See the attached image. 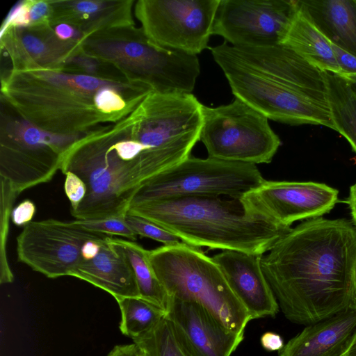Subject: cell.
<instances>
[{
  "mask_svg": "<svg viewBox=\"0 0 356 356\" xmlns=\"http://www.w3.org/2000/svg\"><path fill=\"white\" fill-rule=\"evenodd\" d=\"M356 227L322 217L291 229L261 257V266L284 316L308 325L352 302Z\"/></svg>",
  "mask_w": 356,
  "mask_h": 356,
  "instance_id": "cell-1",
  "label": "cell"
},
{
  "mask_svg": "<svg viewBox=\"0 0 356 356\" xmlns=\"http://www.w3.org/2000/svg\"><path fill=\"white\" fill-rule=\"evenodd\" d=\"M145 218L195 247L263 255L291 229L248 209L241 199L184 197L130 206Z\"/></svg>",
  "mask_w": 356,
  "mask_h": 356,
  "instance_id": "cell-2",
  "label": "cell"
},
{
  "mask_svg": "<svg viewBox=\"0 0 356 356\" xmlns=\"http://www.w3.org/2000/svg\"><path fill=\"white\" fill-rule=\"evenodd\" d=\"M127 79L67 72L63 67L10 70L1 79V92L22 119L54 134L85 136L99 123L120 120L101 113L96 92Z\"/></svg>",
  "mask_w": 356,
  "mask_h": 356,
  "instance_id": "cell-3",
  "label": "cell"
},
{
  "mask_svg": "<svg viewBox=\"0 0 356 356\" xmlns=\"http://www.w3.org/2000/svg\"><path fill=\"white\" fill-rule=\"evenodd\" d=\"M183 161L177 154L146 149L129 161L112 148L105 128L86 134L66 152L60 168L74 172L86 184L87 194L74 211L76 220L125 216L138 191L152 179Z\"/></svg>",
  "mask_w": 356,
  "mask_h": 356,
  "instance_id": "cell-4",
  "label": "cell"
},
{
  "mask_svg": "<svg viewBox=\"0 0 356 356\" xmlns=\"http://www.w3.org/2000/svg\"><path fill=\"white\" fill-rule=\"evenodd\" d=\"M82 49L83 54L115 67L127 79L156 92L191 93L200 72L197 56L157 47L135 26L91 33Z\"/></svg>",
  "mask_w": 356,
  "mask_h": 356,
  "instance_id": "cell-5",
  "label": "cell"
},
{
  "mask_svg": "<svg viewBox=\"0 0 356 356\" xmlns=\"http://www.w3.org/2000/svg\"><path fill=\"white\" fill-rule=\"evenodd\" d=\"M148 259L168 296L197 302L230 330L244 333L250 314L200 248L184 242L162 245L148 250Z\"/></svg>",
  "mask_w": 356,
  "mask_h": 356,
  "instance_id": "cell-6",
  "label": "cell"
},
{
  "mask_svg": "<svg viewBox=\"0 0 356 356\" xmlns=\"http://www.w3.org/2000/svg\"><path fill=\"white\" fill-rule=\"evenodd\" d=\"M236 98L268 119L291 125H321L335 131L328 95L279 81L243 64L227 43L211 49Z\"/></svg>",
  "mask_w": 356,
  "mask_h": 356,
  "instance_id": "cell-7",
  "label": "cell"
},
{
  "mask_svg": "<svg viewBox=\"0 0 356 356\" xmlns=\"http://www.w3.org/2000/svg\"><path fill=\"white\" fill-rule=\"evenodd\" d=\"M200 140L208 157L254 165L270 163L281 145L268 119L236 97L217 107L202 105Z\"/></svg>",
  "mask_w": 356,
  "mask_h": 356,
  "instance_id": "cell-8",
  "label": "cell"
},
{
  "mask_svg": "<svg viewBox=\"0 0 356 356\" xmlns=\"http://www.w3.org/2000/svg\"><path fill=\"white\" fill-rule=\"evenodd\" d=\"M264 181L254 164L189 156L144 185L131 205L184 197L241 199Z\"/></svg>",
  "mask_w": 356,
  "mask_h": 356,
  "instance_id": "cell-9",
  "label": "cell"
},
{
  "mask_svg": "<svg viewBox=\"0 0 356 356\" xmlns=\"http://www.w3.org/2000/svg\"><path fill=\"white\" fill-rule=\"evenodd\" d=\"M220 0H139L134 15L154 45L197 56L208 47Z\"/></svg>",
  "mask_w": 356,
  "mask_h": 356,
  "instance_id": "cell-10",
  "label": "cell"
},
{
  "mask_svg": "<svg viewBox=\"0 0 356 356\" xmlns=\"http://www.w3.org/2000/svg\"><path fill=\"white\" fill-rule=\"evenodd\" d=\"M299 0H220L212 35L237 48L282 44Z\"/></svg>",
  "mask_w": 356,
  "mask_h": 356,
  "instance_id": "cell-11",
  "label": "cell"
},
{
  "mask_svg": "<svg viewBox=\"0 0 356 356\" xmlns=\"http://www.w3.org/2000/svg\"><path fill=\"white\" fill-rule=\"evenodd\" d=\"M107 236L81 229L72 221H32L17 237V259L48 278L70 276L82 261L81 249L85 242Z\"/></svg>",
  "mask_w": 356,
  "mask_h": 356,
  "instance_id": "cell-12",
  "label": "cell"
},
{
  "mask_svg": "<svg viewBox=\"0 0 356 356\" xmlns=\"http://www.w3.org/2000/svg\"><path fill=\"white\" fill-rule=\"evenodd\" d=\"M339 191L313 181L265 180L241 200L253 212L288 227L296 221L319 218L338 202Z\"/></svg>",
  "mask_w": 356,
  "mask_h": 356,
  "instance_id": "cell-13",
  "label": "cell"
},
{
  "mask_svg": "<svg viewBox=\"0 0 356 356\" xmlns=\"http://www.w3.org/2000/svg\"><path fill=\"white\" fill-rule=\"evenodd\" d=\"M165 318L193 356H231L244 339L195 302L169 296Z\"/></svg>",
  "mask_w": 356,
  "mask_h": 356,
  "instance_id": "cell-14",
  "label": "cell"
},
{
  "mask_svg": "<svg viewBox=\"0 0 356 356\" xmlns=\"http://www.w3.org/2000/svg\"><path fill=\"white\" fill-rule=\"evenodd\" d=\"M12 70L63 67L72 56L83 52V42L63 40L49 23L9 28L1 36Z\"/></svg>",
  "mask_w": 356,
  "mask_h": 356,
  "instance_id": "cell-15",
  "label": "cell"
},
{
  "mask_svg": "<svg viewBox=\"0 0 356 356\" xmlns=\"http://www.w3.org/2000/svg\"><path fill=\"white\" fill-rule=\"evenodd\" d=\"M261 256L240 251L222 250L211 257L252 320L274 317L280 309L263 273Z\"/></svg>",
  "mask_w": 356,
  "mask_h": 356,
  "instance_id": "cell-16",
  "label": "cell"
},
{
  "mask_svg": "<svg viewBox=\"0 0 356 356\" xmlns=\"http://www.w3.org/2000/svg\"><path fill=\"white\" fill-rule=\"evenodd\" d=\"M356 332V309L350 305L338 313L306 325L278 351L279 356H341Z\"/></svg>",
  "mask_w": 356,
  "mask_h": 356,
  "instance_id": "cell-17",
  "label": "cell"
},
{
  "mask_svg": "<svg viewBox=\"0 0 356 356\" xmlns=\"http://www.w3.org/2000/svg\"><path fill=\"white\" fill-rule=\"evenodd\" d=\"M51 11L48 23L73 26L86 37L95 32L134 26V1H50Z\"/></svg>",
  "mask_w": 356,
  "mask_h": 356,
  "instance_id": "cell-18",
  "label": "cell"
},
{
  "mask_svg": "<svg viewBox=\"0 0 356 356\" xmlns=\"http://www.w3.org/2000/svg\"><path fill=\"white\" fill-rule=\"evenodd\" d=\"M109 238L94 259L81 261L70 276L106 291L115 299L140 297L131 266L124 254L109 241Z\"/></svg>",
  "mask_w": 356,
  "mask_h": 356,
  "instance_id": "cell-19",
  "label": "cell"
},
{
  "mask_svg": "<svg viewBox=\"0 0 356 356\" xmlns=\"http://www.w3.org/2000/svg\"><path fill=\"white\" fill-rule=\"evenodd\" d=\"M300 3L329 41L356 56V0H300Z\"/></svg>",
  "mask_w": 356,
  "mask_h": 356,
  "instance_id": "cell-20",
  "label": "cell"
},
{
  "mask_svg": "<svg viewBox=\"0 0 356 356\" xmlns=\"http://www.w3.org/2000/svg\"><path fill=\"white\" fill-rule=\"evenodd\" d=\"M282 44L321 70L340 76L343 75L329 40L311 20L300 1Z\"/></svg>",
  "mask_w": 356,
  "mask_h": 356,
  "instance_id": "cell-21",
  "label": "cell"
},
{
  "mask_svg": "<svg viewBox=\"0 0 356 356\" xmlns=\"http://www.w3.org/2000/svg\"><path fill=\"white\" fill-rule=\"evenodd\" d=\"M109 241L126 256L131 266L140 297L166 312L169 296L148 259V250L133 241L110 236Z\"/></svg>",
  "mask_w": 356,
  "mask_h": 356,
  "instance_id": "cell-22",
  "label": "cell"
},
{
  "mask_svg": "<svg viewBox=\"0 0 356 356\" xmlns=\"http://www.w3.org/2000/svg\"><path fill=\"white\" fill-rule=\"evenodd\" d=\"M328 100L335 131L356 153V94L343 77L327 72Z\"/></svg>",
  "mask_w": 356,
  "mask_h": 356,
  "instance_id": "cell-23",
  "label": "cell"
},
{
  "mask_svg": "<svg viewBox=\"0 0 356 356\" xmlns=\"http://www.w3.org/2000/svg\"><path fill=\"white\" fill-rule=\"evenodd\" d=\"M84 136L54 134L22 119L9 122L1 132V142L18 147H51L67 152Z\"/></svg>",
  "mask_w": 356,
  "mask_h": 356,
  "instance_id": "cell-24",
  "label": "cell"
},
{
  "mask_svg": "<svg viewBox=\"0 0 356 356\" xmlns=\"http://www.w3.org/2000/svg\"><path fill=\"white\" fill-rule=\"evenodd\" d=\"M121 312L120 330L133 340L155 327L165 312L140 297H121L115 299Z\"/></svg>",
  "mask_w": 356,
  "mask_h": 356,
  "instance_id": "cell-25",
  "label": "cell"
},
{
  "mask_svg": "<svg viewBox=\"0 0 356 356\" xmlns=\"http://www.w3.org/2000/svg\"><path fill=\"white\" fill-rule=\"evenodd\" d=\"M133 341L147 356H193L165 317L151 330Z\"/></svg>",
  "mask_w": 356,
  "mask_h": 356,
  "instance_id": "cell-26",
  "label": "cell"
},
{
  "mask_svg": "<svg viewBox=\"0 0 356 356\" xmlns=\"http://www.w3.org/2000/svg\"><path fill=\"white\" fill-rule=\"evenodd\" d=\"M18 195L10 184L1 178V284L11 283L14 280L7 260L6 247L12 206Z\"/></svg>",
  "mask_w": 356,
  "mask_h": 356,
  "instance_id": "cell-27",
  "label": "cell"
},
{
  "mask_svg": "<svg viewBox=\"0 0 356 356\" xmlns=\"http://www.w3.org/2000/svg\"><path fill=\"white\" fill-rule=\"evenodd\" d=\"M76 226L93 232L108 236H120L130 241H136L137 235L127 225L124 216L109 217L93 220H74L72 221Z\"/></svg>",
  "mask_w": 356,
  "mask_h": 356,
  "instance_id": "cell-28",
  "label": "cell"
},
{
  "mask_svg": "<svg viewBox=\"0 0 356 356\" xmlns=\"http://www.w3.org/2000/svg\"><path fill=\"white\" fill-rule=\"evenodd\" d=\"M127 225L138 236L160 242L163 245L178 244L182 241L172 233L140 216L127 213L124 216Z\"/></svg>",
  "mask_w": 356,
  "mask_h": 356,
  "instance_id": "cell-29",
  "label": "cell"
},
{
  "mask_svg": "<svg viewBox=\"0 0 356 356\" xmlns=\"http://www.w3.org/2000/svg\"><path fill=\"white\" fill-rule=\"evenodd\" d=\"M64 183L65 193L70 202V211H74L87 194V187L83 179L74 172L67 171Z\"/></svg>",
  "mask_w": 356,
  "mask_h": 356,
  "instance_id": "cell-30",
  "label": "cell"
},
{
  "mask_svg": "<svg viewBox=\"0 0 356 356\" xmlns=\"http://www.w3.org/2000/svg\"><path fill=\"white\" fill-rule=\"evenodd\" d=\"M29 8L30 0L18 1L6 17L1 28L0 36L9 28L30 26Z\"/></svg>",
  "mask_w": 356,
  "mask_h": 356,
  "instance_id": "cell-31",
  "label": "cell"
},
{
  "mask_svg": "<svg viewBox=\"0 0 356 356\" xmlns=\"http://www.w3.org/2000/svg\"><path fill=\"white\" fill-rule=\"evenodd\" d=\"M100 60L89 56L83 52L72 56L65 63V66L76 67L78 70L83 74L101 76L99 74L100 71Z\"/></svg>",
  "mask_w": 356,
  "mask_h": 356,
  "instance_id": "cell-32",
  "label": "cell"
},
{
  "mask_svg": "<svg viewBox=\"0 0 356 356\" xmlns=\"http://www.w3.org/2000/svg\"><path fill=\"white\" fill-rule=\"evenodd\" d=\"M36 211L35 203L26 199L14 207L11 212V220L17 227H24L32 222Z\"/></svg>",
  "mask_w": 356,
  "mask_h": 356,
  "instance_id": "cell-33",
  "label": "cell"
},
{
  "mask_svg": "<svg viewBox=\"0 0 356 356\" xmlns=\"http://www.w3.org/2000/svg\"><path fill=\"white\" fill-rule=\"evenodd\" d=\"M329 42L334 52L337 63L343 72V75L356 74V56L341 49L330 41Z\"/></svg>",
  "mask_w": 356,
  "mask_h": 356,
  "instance_id": "cell-34",
  "label": "cell"
},
{
  "mask_svg": "<svg viewBox=\"0 0 356 356\" xmlns=\"http://www.w3.org/2000/svg\"><path fill=\"white\" fill-rule=\"evenodd\" d=\"M51 11L50 1L30 0L29 18L31 25L48 23Z\"/></svg>",
  "mask_w": 356,
  "mask_h": 356,
  "instance_id": "cell-35",
  "label": "cell"
},
{
  "mask_svg": "<svg viewBox=\"0 0 356 356\" xmlns=\"http://www.w3.org/2000/svg\"><path fill=\"white\" fill-rule=\"evenodd\" d=\"M56 35L63 40L83 41L86 36L79 29L65 23L51 26Z\"/></svg>",
  "mask_w": 356,
  "mask_h": 356,
  "instance_id": "cell-36",
  "label": "cell"
},
{
  "mask_svg": "<svg viewBox=\"0 0 356 356\" xmlns=\"http://www.w3.org/2000/svg\"><path fill=\"white\" fill-rule=\"evenodd\" d=\"M261 346L267 351H280L284 346L282 337L273 332H264L260 339Z\"/></svg>",
  "mask_w": 356,
  "mask_h": 356,
  "instance_id": "cell-37",
  "label": "cell"
},
{
  "mask_svg": "<svg viewBox=\"0 0 356 356\" xmlns=\"http://www.w3.org/2000/svg\"><path fill=\"white\" fill-rule=\"evenodd\" d=\"M139 349L134 343L115 346L107 356H138Z\"/></svg>",
  "mask_w": 356,
  "mask_h": 356,
  "instance_id": "cell-38",
  "label": "cell"
},
{
  "mask_svg": "<svg viewBox=\"0 0 356 356\" xmlns=\"http://www.w3.org/2000/svg\"><path fill=\"white\" fill-rule=\"evenodd\" d=\"M347 202L350 209L353 224L356 227V183L350 188Z\"/></svg>",
  "mask_w": 356,
  "mask_h": 356,
  "instance_id": "cell-39",
  "label": "cell"
},
{
  "mask_svg": "<svg viewBox=\"0 0 356 356\" xmlns=\"http://www.w3.org/2000/svg\"><path fill=\"white\" fill-rule=\"evenodd\" d=\"M341 356H356V332L348 348Z\"/></svg>",
  "mask_w": 356,
  "mask_h": 356,
  "instance_id": "cell-40",
  "label": "cell"
},
{
  "mask_svg": "<svg viewBox=\"0 0 356 356\" xmlns=\"http://www.w3.org/2000/svg\"><path fill=\"white\" fill-rule=\"evenodd\" d=\"M351 305L356 309V258L353 275V293Z\"/></svg>",
  "mask_w": 356,
  "mask_h": 356,
  "instance_id": "cell-41",
  "label": "cell"
},
{
  "mask_svg": "<svg viewBox=\"0 0 356 356\" xmlns=\"http://www.w3.org/2000/svg\"><path fill=\"white\" fill-rule=\"evenodd\" d=\"M341 77L346 80L353 92L356 94V74H345Z\"/></svg>",
  "mask_w": 356,
  "mask_h": 356,
  "instance_id": "cell-42",
  "label": "cell"
},
{
  "mask_svg": "<svg viewBox=\"0 0 356 356\" xmlns=\"http://www.w3.org/2000/svg\"><path fill=\"white\" fill-rule=\"evenodd\" d=\"M138 356H147V355L143 351H142L140 349H139Z\"/></svg>",
  "mask_w": 356,
  "mask_h": 356,
  "instance_id": "cell-43",
  "label": "cell"
}]
</instances>
